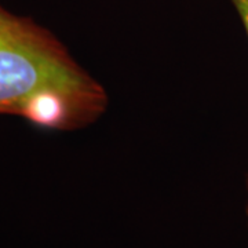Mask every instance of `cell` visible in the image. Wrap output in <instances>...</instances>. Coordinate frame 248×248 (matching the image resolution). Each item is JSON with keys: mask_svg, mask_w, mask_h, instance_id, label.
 <instances>
[{"mask_svg": "<svg viewBox=\"0 0 248 248\" xmlns=\"http://www.w3.org/2000/svg\"><path fill=\"white\" fill-rule=\"evenodd\" d=\"M107 105L102 86L51 32L0 6V115L73 130L94 122Z\"/></svg>", "mask_w": 248, "mask_h": 248, "instance_id": "obj_1", "label": "cell"}, {"mask_svg": "<svg viewBox=\"0 0 248 248\" xmlns=\"http://www.w3.org/2000/svg\"><path fill=\"white\" fill-rule=\"evenodd\" d=\"M232 3H233L234 9H236L237 14H239L248 37V0H232Z\"/></svg>", "mask_w": 248, "mask_h": 248, "instance_id": "obj_2", "label": "cell"}]
</instances>
